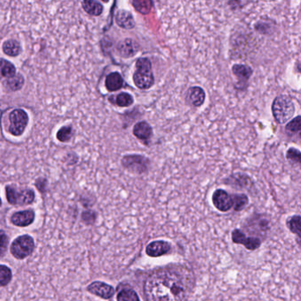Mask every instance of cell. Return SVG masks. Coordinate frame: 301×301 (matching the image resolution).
Here are the masks:
<instances>
[{
    "label": "cell",
    "instance_id": "obj_7",
    "mask_svg": "<svg viewBox=\"0 0 301 301\" xmlns=\"http://www.w3.org/2000/svg\"><path fill=\"white\" fill-rule=\"evenodd\" d=\"M149 161L141 155H128L122 159V165L135 173H143L147 170Z\"/></svg>",
    "mask_w": 301,
    "mask_h": 301
},
{
    "label": "cell",
    "instance_id": "obj_29",
    "mask_svg": "<svg viewBox=\"0 0 301 301\" xmlns=\"http://www.w3.org/2000/svg\"><path fill=\"white\" fill-rule=\"evenodd\" d=\"M24 83L23 77L18 74V75H14V77L11 78L7 81L8 87H10L12 91H19L20 87H22Z\"/></svg>",
    "mask_w": 301,
    "mask_h": 301
},
{
    "label": "cell",
    "instance_id": "obj_16",
    "mask_svg": "<svg viewBox=\"0 0 301 301\" xmlns=\"http://www.w3.org/2000/svg\"><path fill=\"white\" fill-rule=\"evenodd\" d=\"M116 22L119 27L131 29L134 28L135 26L134 19L133 15L128 11L121 10L117 12L116 14Z\"/></svg>",
    "mask_w": 301,
    "mask_h": 301
},
{
    "label": "cell",
    "instance_id": "obj_13",
    "mask_svg": "<svg viewBox=\"0 0 301 301\" xmlns=\"http://www.w3.org/2000/svg\"><path fill=\"white\" fill-rule=\"evenodd\" d=\"M205 97L206 95L201 87H192L187 93V102L193 106L200 107L204 103Z\"/></svg>",
    "mask_w": 301,
    "mask_h": 301
},
{
    "label": "cell",
    "instance_id": "obj_27",
    "mask_svg": "<svg viewBox=\"0 0 301 301\" xmlns=\"http://www.w3.org/2000/svg\"><path fill=\"white\" fill-rule=\"evenodd\" d=\"M300 116L295 117L285 127V130L289 134H298L300 132Z\"/></svg>",
    "mask_w": 301,
    "mask_h": 301
},
{
    "label": "cell",
    "instance_id": "obj_14",
    "mask_svg": "<svg viewBox=\"0 0 301 301\" xmlns=\"http://www.w3.org/2000/svg\"><path fill=\"white\" fill-rule=\"evenodd\" d=\"M117 50L121 57H130L137 53L139 46L134 40L125 39L117 44Z\"/></svg>",
    "mask_w": 301,
    "mask_h": 301
},
{
    "label": "cell",
    "instance_id": "obj_18",
    "mask_svg": "<svg viewBox=\"0 0 301 301\" xmlns=\"http://www.w3.org/2000/svg\"><path fill=\"white\" fill-rule=\"evenodd\" d=\"M232 72L241 80H248L253 74L251 68L246 65H235L232 67Z\"/></svg>",
    "mask_w": 301,
    "mask_h": 301
},
{
    "label": "cell",
    "instance_id": "obj_10",
    "mask_svg": "<svg viewBox=\"0 0 301 301\" xmlns=\"http://www.w3.org/2000/svg\"><path fill=\"white\" fill-rule=\"evenodd\" d=\"M232 241L237 244L243 245L248 250H255L261 246V240L259 238H248L239 230H234L232 232Z\"/></svg>",
    "mask_w": 301,
    "mask_h": 301
},
{
    "label": "cell",
    "instance_id": "obj_30",
    "mask_svg": "<svg viewBox=\"0 0 301 301\" xmlns=\"http://www.w3.org/2000/svg\"><path fill=\"white\" fill-rule=\"evenodd\" d=\"M73 134V129L70 127H64L57 132V138L61 142H66L70 140Z\"/></svg>",
    "mask_w": 301,
    "mask_h": 301
},
{
    "label": "cell",
    "instance_id": "obj_21",
    "mask_svg": "<svg viewBox=\"0 0 301 301\" xmlns=\"http://www.w3.org/2000/svg\"><path fill=\"white\" fill-rule=\"evenodd\" d=\"M3 50L8 56L15 57L20 53L21 49L20 44L16 41L8 40L5 42V44H3Z\"/></svg>",
    "mask_w": 301,
    "mask_h": 301
},
{
    "label": "cell",
    "instance_id": "obj_34",
    "mask_svg": "<svg viewBox=\"0 0 301 301\" xmlns=\"http://www.w3.org/2000/svg\"><path fill=\"white\" fill-rule=\"evenodd\" d=\"M1 205H2V201H1V199H0V207H1Z\"/></svg>",
    "mask_w": 301,
    "mask_h": 301
},
{
    "label": "cell",
    "instance_id": "obj_31",
    "mask_svg": "<svg viewBox=\"0 0 301 301\" xmlns=\"http://www.w3.org/2000/svg\"><path fill=\"white\" fill-rule=\"evenodd\" d=\"M8 244H9L8 236L3 230H0V258L3 257L7 253Z\"/></svg>",
    "mask_w": 301,
    "mask_h": 301
},
{
    "label": "cell",
    "instance_id": "obj_2",
    "mask_svg": "<svg viewBox=\"0 0 301 301\" xmlns=\"http://www.w3.org/2000/svg\"><path fill=\"white\" fill-rule=\"evenodd\" d=\"M134 82L135 86L141 89H148L154 85L152 64L147 57H141L136 61Z\"/></svg>",
    "mask_w": 301,
    "mask_h": 301
},
{
    "label": "cell",
    "instance_id": "obj_26",
    "mask_svg": "<svg viewBox=\"0 0 301 301\" xmlns=\"http://www.w3.org/2000/svg\"><path fill=\"white\" fill-rule=\"evenodd\" d=\"M233 200V207L236 211H240L244 208L248 203V198L245 194H234L232 195Z\"/></svg>",
    "mask_w": 301,
    "mask_h": 301
},
{
    "label": "cell",
    "instance_id": "obj_19",
    "mask_svg": "<svg viewBox=\"0 0 301 301\" xmlns=\"http://www.w3.org/2000/svg\"><path fill=\"white\" fill-rule=\"evenodd\" d=\"M82 7L87 14L95 15V16L100 15L104 10L103 6L97 1H84L82 2Z\"/></svg>",
    "mask_w": 301,
    "mask_h": 301
},
{
    "label": "cell",
    "instance_id": "obj_1",
    "mask_svg": "<svg viewBox=\"0 0 301 301\" xmlns=\"http://www.w3.org/2000/svg\"><path fill=\"white\" fill-rule=\"evenodd\" d=\"M188 293V277L174 268L155 271L144 285L147 301H184Z\"/></svg>",
    "mask_w": 301,
    "mask_h": 301
},
{
    "label": "cell",
    "instance_id": "obj_20",
    "mask_svg": "<svg viewBox=\"0 0 301 301\" xmlns=\"http://www.w3.org/2000/svg\"><path fill=\"white\" fill-rule=\"evenodd\" d=\"M15 75V67L13 64L5 59H0V79H11Z\"/></svg>",
    "mask_w": 301,
    "mask_h": 301
},
{
    "label": "cell",
    "instance_id": "obj_17",
    "mask_svg": "<svg viewBox=\"0 0 301 301\" xmlns=\"http://www.w3.org/2000/svg\"><path fill=\"white\" fill-rule=\"evenodd\" d=\"M105 85L109 91H117L121 89V87L124 86V80L121 74L115 72L108 75L105 80Z\"/></svg>",
    "mask_w": 301,
    "mask_h": 301
},
{
    "label": "cell",
    "instance_id": "obj_32",
    "mask_svg": "<svg viewBox=\"0 0 301 301\" xmlns=\"http://www.w3.org/2000/svg\"><path fill=\"white\" fill-rule=\"evenodd\" d=\"M300 151L296 149L294 147H291L286 153V158L288 160H290L295 164L300 163Z\"/></svg>",
    "mask_w": 301,
    "mask_h": 301
},
{
    "label": "cell",
    "instance_id": "obj_11",
    "mask_svg": "<svg viewBox=\"0 0 301 301\" xmlns=\"http://www.w3.org/2000/svg\"><path fill=\"white\" fill-rule=\"evenodd\" d=\"M35 212L32 209L18 211L11 217V222L15 226L26 227L33 224L35 221Z\"/></svg>",
    "mask_w": 301,
    "mask_h": 301
},
{
    "label": "cell",
    "instance_id": "obj_12",
    "mask_svg": "<svg viewBox=\"0 0 301 301\" xmlns=\"http://www.w3.org/2000/svg\"><path fill=\"white\" fill-rule=\"evenodd\" d=\"M171 250V245L164 240L154 241L147 245L146 254L150 257H159Z\"/></svg>",
    "mask_w": 301,
    "mask_h": 301
},
{
    "label": "cell",
    "instance_id": "obj_9",
    "mask_svg": "<svg viewBox=\"0 0 301 301\" xmlns=\"http://www.w3.org/2000/svg\"><path fill=\"white\" fill-rule=\"evenodd\" d=\"M87 291L104 299H110L115 293V290L111 285L100 281L93 282L87 286Z\"/></svg>",
    "mask_w": 301,
    "mask_h": 301
},
{
    "label": "cell",
    "instance_id": "obj_5",
    "mask_svg": "<svg viewBox=\"0 0 301 301\" xmlns=\"http://www.w3.org/2000/svg\"><path fill=\"white\" fill-rule=\"evenodd\" d=\"M6 194L8 202L14 206L31 204L35 200V193L31 189H18L8 186L6 188Z\"/></svg>",
    "mask_w": 301,
    "mask_h": 301
},
{
    "label": "cell",
    "instance_id": "obj_33",
    "mask_svg": "<svg viewBox=\"0 0 301 301\" xmlns=\"http://www.w3.org/2000/svg\"><path fill=\"white\" fill-rule=\"evenodd\" d=\"M82 218L86 223H88V222L92 223V222H94L95 218H96V214L92 211H87V212H84Z\"/></svg>",
    "mask_w": 301,
    "mask_h": 301
},
{
    "label": "cell",
    "instance_id": "obj_28",
    "mask_svg": "<svg viewBox=\"0 0 301 301\" xmlns=\"http://www.w3.org/2000/svg\"><path fill=\"white\" fill-rule=\"evenodd\" d=\"M288 226L292 232L298 235V237H300V217L299 216L292 217L288 221Z\"/></svg>",
    "mask_w": 301,
    "mask_h": 301
},
{
    "label": "cell",
    "instance_id": "obj_4",
    "mask_svg": "<svg viewBox=\"0 0 301 301\" xmlns=\"http://www.w3.org/2000/svg\"><path fill=\"white\" fill-rule=\"evenodd\" d=\"M35 249V241L29 235H21L14 239L10 247L11 254L19 260L28 257Z\"/></svg>",
    "mask_w": 301,
    "mask_h": 301
},
{
    "label": "cell",
    "instance_id": "obj_6",
    "mask_svg": "<svg viewBox=\"0 0 301 301\" xmlns=\"http://www.w3.org/2000/svg\"><path fill=\"white\" fill-rule=\"evenodd\" d=\"M10 127L9 132L14 136H20L23 134L28 122V116L25 111L18 109L12 111L9 116Z\"/></svg>",
    "mask_w": 301,
    "mask_h": 301
},
{
    "label": "cell",
    "instance_id": "obj_3",
    "mask_svg": "<svg viewBox=\"0 0 301 301\" xmlns=\"http://www.w3.org/2000/svg\"><path fill=\"white\" fill-rule=\"evenodd\" d=\"M295 106L293 102L287 96L276 97L272 104V113L279 124H285L293 117Z\"/></svg>",
    "mask_w": 301,
    "mask_h": 301
},
{
    "label": "cell",
    "instance_id": "obj_8",
    "mask_svg": "<svg viewBox=\"0 0 301 301\" xmlns=\"http://www.w3.org/2000/svg\"><path fill=\"white\" fill-rule=\"evenodd\" d=\"M212 201L215 207H217L218 210L223 211V212H227L231 209V207H233L232 195H230L226 191L223 189L215 191L212 196Z\"/></svg>",
    "mask_w": 301,
    "mask_h": 301
},
{
    "label": "cell",
    "instance_id": "obj_23",
    "mask_svg": "<svg viewBox=\"0 0 301 301\" xmlns=\"http://www.w3.org/2000/svg\"><path fill=\"white\" fill-rule=\"evenodd\" d=\"M135 10L142 14H147L153 7V2L150 0H134L133 1Z\"/></svg>",
    "mask_w": 301,
    "mask_h": 301
},
{
    "label": "cell",
    "instance_id": "obj_22",
    "mask_svg": "<svg viewBox=\"0 0 301 301\" xmlns=\"http://www.w3.org/2000/svg\"><path fill=\"white\" fill-rule=\"evenodd\" d=\"M117 301H140L136 291L130 288L122 289L117 296Z\"/></svg>",
    "mask_w": 301,
    "mask_h": 301
},
{
    "label": "cell",
    "instance_id": "obj_24",
    "mask_svg": "<svg viewBox=\"0 0 301 301\" xmlns=\"http://www.w3.org/2000/svg\"><path fill=\"white\" fill-rule=\"evenodd\" d=\"M13 278L12 270L6 265H0V286H7Z\"/></svg>",
    "mask_w": 301,
    "mask_h": 301
},
{
    "label": "cell",
    "instance_id": "obj_25",
    "mask_svg": "<svg viewBox=\"0 0 301 301\" xmlns=\"http://www.w3.org/2000/svg\"><path fill=\"white\" fill-rule=\"evenodd\" d=\"M115 104L119 107H129L134 104V98L128 93H121L116 97Z\"/></svg>",
    "mask_w": 301,
    "mask_h": 301
},
{
    "label": "cell",
    "instance_id": "obj_15",
    "mask_svg": "<svg viewBox=\"0 0 301 301\" xmlns=\"http://www.w3.org/2000/svg\"><path fill=\"white\" fill-rule=\"evenodd\" d=\"M133 133H134V136L139 140L147 141L152 137L153 131L148 123L145 122V121H141L134 126Z\"/></svg>",
    "mask_w": 301,
    "mask_h": 301
}]
</instances>
